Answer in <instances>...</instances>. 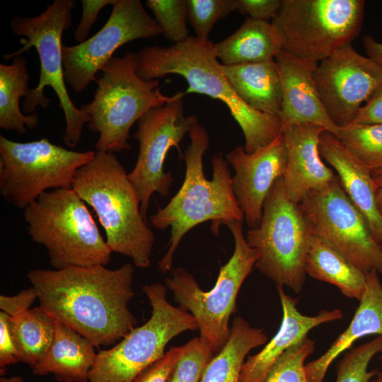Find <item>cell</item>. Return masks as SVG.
<instances>
[{"label": "cell", "mask_w": 382, "mask_h": 382, "mask_svg": "<svg viewBox=\"0 0 382 382\" xmlns=\"http://www.w3.org/2000/svg\"><path fill=\"white\" fill-rule=\"evenodd\" d=\"M27 277L40 306L55 320L88 339L95 347L113 346L137 321L128 305L134 267H68L30 270Z\"/></svg>", "instance_id": "cell-1"}, {"label": "cell", "mask_w": 382, "mask_h": 382, "mask_svg": "<svg viewBox=\"0 0 382 382\" xmlns=\"http://www.w3.org/2000/svg\"><path fill=\"white\" fill-rule=\"evenodd\" d=\"M190 143L182 158L185 163L183 183L177 193L163 207L150 217L151 224L158 230L170 227L168 248L158 263L162 272L173 270V256L182 238L195 226L211 221V230L215 235L222 224L233 221H244L234 195L232 177L228 162L221 153L212 158V178H205L203 156L209 145L206 128L199 122L189 132Z\"/></svg>", "instance_id": "cell-2"}, {"label": "cell", "mask_w": 382, "mask_h": 382, "mask_svg": "<svg viewBox=\"0 0 382 382\" xmlns=\"http://www.w3.org/2000/svg\"><path fill=\"white\" fill-rule=\"evenodd\" d=\"M213 44L190 36L168 47H144L137 53V74L146 81L179 75L187 83L185 94H202L221 101L242 129L245 151L252 153L282 133V121L278 115L255 110L237 95L223 73Z\"/></svg>", "instance_id": "cell-3"}, {"label": "cell", "mask_w": 382, "mask_h": 382, "mask_svg": "<svg viewBox=\"0 0 382 382\" xmlns=\"http://www.w3.org/2000/svg\"><path fill=\"white\" fill-rule=\"evenodd\" d=\"M72 188L93 209L112 252L130 257L137 267H149L154 234L141 214L137 190L116 156L97 151L76 171Z\"/></svg>", "instance_id": "cell-4"}, {"label": "cell", "mask_w": 382, "mask_h": 382, "mask_svg": "<svg viewBox=\"0 0 382 382\" xmlns=\"http://www.w3.org/2000/svg\"><path fill=\"white\" fill-rule=\"evenodd\" d=\"M23 218L30 238L45 247L54 270L110 261L112 250L72 187L42 193L23 209Z\"/></svg>", "instance_id": "cell-5"}, {"label": "cell", "mask_w": 382, "mask_h": 382, "mask_svg": "<svg viewBox=\"0 0 382 382\" xmlns=\"http://www.w3.org/2000/svg\"><path fill=\"white\" fill-rule=\"evenodd\" d=\"M137 65V53L112 57L100 70L93 100L80 108L90 118L88 127L99 134L97 151L113 154L129 149V131L134 123L180 93L164 95L157 79L146 81L138 76Z\"/></svg>", "instance_id": "cell-6"}, {"label": "cell", "mask_w": 382, "mask_h": 382, "mask_svg": "<svg viewBox=\"0 0 382 382\" xmlns=\"http://www.w3.org/2000/svg\"><path fill=\"white\" fill-rule=\"evenodd\" d=\"M76 5L74 0H54L47 5L44 12L35 17L17 16L11 22L12 33L22 39L23 47L16 52L6 54V60L21 55L35 47L40 62L39 83L30 89L22 104L23 111L30 113L37 106L46 109L50 100L44 95L46 86L55 92L59 106L65 118L63 141L69 147H75L81 140L86 123L90 121L88 115L77 108L71 101L65 86L62 59V38L64 30L72 25V11Z\"/></svg>", "instance_id": "cell-7"}, {"label": "cell", "mask_w": 382, "mask_h": 382, "mask_svg": "<svg viewBox=\"0 0 382 382\" xmlns=\"http://www.w3.org/2000/svg\"><path fill=\"white\" fill-rule=\"evenodd\" d=\"M364 6L363 0H282L271 23L282 52L319 63L359 35Z\"/></svg>", "instance_id": "cell-8"}, {"label": "cell", "mask_w": 382, "mask_h": 382, "mask_svg": "<svg viewBox=\"0 0 382 382\" xmlns=\"http://www.w3.org/2000/svg\"><path fill=\"white\" fill-rule=\"evenodd\" d=\"M234 239V250L228 261L220 267L215 286L204 291L194 277L180 267L173 269L166 285L175 302L190 311L198 325L200 337L209 345L214 355L226 343L229 335V318L234 311L237 295L245 278L258 259L259 253L247 243L242 221L226 224Z\"/></svg>", "instance_id": "cell-9"}, {"label": "cell", "mask_w": 382, "mask_h": 382, "mask_svg": "<svg viewBox=\"0 0 382 382\" xmlns=\"http://www.w3.org/2000/svg\"><path fill=\"white\" fill-rule=\"evenodd\" d=\"M312 235L299 204L288 197L283 178L274 183L263 205L260 225L250 228L248 244L257 250L255 267L277 286L300 293L306 280V257Z\"/></svg>", "instance_id": "cell-10"}, {"label": "cell", "mask_w": 382, "mask_h": 382, "mask_svg": "<svg viewBox=\"0 0 382 382\" xmlns=\"http://www.w3.org/2000/svg\"><path fill=\"white\" fill-rule=\"evenodd\" d=\"M143 291L152 308L150 318L110 349L97 352L88 382H133L163 356L173 338L198 329L190 313L167 301L166 286L154 283L143 286Z\"/></svg>", "instance_id": "cell-11"}, {"label": "cell", "mask_w": 382, "mask_h": 382, "mask_svg": "<svg viewBox=\"0 0 382 382\" xmlns=\"http://www.w3.org/2000/svg\"><path fill=\"white\" fill-rule=\"evenodd\" d=\"M95 156V151L68 150L46 138L17 142L1 135L0 194L23 210L45 192L71 188L76 171Z\"/></svg>", "instance_id": "cell-12"}, {"label": "cell", "mask_w": 382, "mask_h": 382, "mask_svg": "<svg viewBox=\"0 0 382 382\" xmlns=\"http://www.w3.org/2000/svg\"><path fill=\"white\" fill-rule=\"evenodd\" d=\"M318 236L367 273H382V247L343 189L337 175L327 187L312 190L299 203Z\"/></svg>", "instance_id": "cell-13"}, {"label": "cell", "mask_w": 382, "mask_h": 382, "mask_svg": "<svg viewBox=\"0 0 382 382\" xmlns=\"http://www.w3.org/2000/svg\"><path fill=\"white\" fill-rule=\"evenodd\" d=\"M185 95L180 91L175 99L149 110L137 122L134 137L139 143V154L128 178L139 195L141 214L146 221L152 195L166 197L170 193L173 178L170 172L163 170L170 149L175 147L182 158L180 143L198 123L195 115L184 113Z\"/></svg>", "instance_id": "cell-14"}, {"label": "cell", "mask_w": 382, "mask_h": 382, "mask_svg": "<svg viewBox=\"0 0 382 382\" xmlns=\"http://www.w3.org/2000/svg\"><path fill=\"white\" fill-rule=\"evenodd\" d=\"M160 34L158 25L141 1L116 0L107 22L96 35L76 45L62 46L65 82L75 92H82L119 47Z\"/></svg>", "instance_id": "cell-15"}, {"label": "cell", "mask_w": 382, "mask_h": 382, "mask_svg": "<svg viewBox=\"0 0 382 382\" xmlns=\"http://www.w3.org/2000/svg\"><path fill=\"white\" fill-rule=\"evenodd\" d=\"M316 88L331 120L351 125L382 83V67L348 43L320 62L313 71Z\"/></svg>", "instance_id": "cell-16"}, {"label": "cell", "mask_w": 382, "mask_h": 382, "mask_svg": "<svg viewBox=\"0 0 382 382\" xmlns=\"http://www.w3.org/2000/svg\"><path fill=\"white\" fill-rule=\"evenodd\" d=\"M226 161L235 171L233 189L244 219L250 228H256L262 217L265 199L286 170L287 151L283 134L252 153L237 146L226 155Z\"/></svg>", "instance_id": "cell-17"}, {"label": "cell", "mask_w": 382, "mask_h": 382, "mask_svg": "<svg viewBox=\"0 0 382 382\" xmlns=\"http://www.w3.org/2000/svg\"><path fill=\"white\" fill-rule=\"evenodd\" d=\"M325 131L313 124L282 125L287 151L282 178L286 192L294 203L299 204L311 191L327 187L337 175L323 163L319 152L320 137Z\"/></svg>", "instance_id": "cell-18"}, {"label": "cell", "mask_w": 382, "mask_h": 382, "mask_svg": "<svg viewBox=\"0 0 382 382\" xmlns=\"http://www.w3.org/2000/svg\"><path fill=\"white\" fill-rule=\"evenodd\" d=\"M281 81L282 125H317L338 137V127L329 117L313 77L318 63L304 61L281 51L274 58Z\"/></svg>", "instance_id": "cell-19"}, {"label": "cell", "mask_w": 382, "mask_h": 382, "mask_svg": "<svg viewBox=\"0 0 382 382\" xmlns=\"http://www.w3.org/2000/svg\"><path fill=\"white\" fill-rule=\"evenodd\" d=\"M283 318L279 331L257 354L244 362L239 382H263L270 370L289 348L307 337L313 328L340 320L343 315L338 308L321 310L313 316L303 315L296 308L298 299L287 295L282 286H277Z\"/></svg>", "instance_id": "cell-20"}, {"label": "cell", "mask_w": 382, "mask_h": 382, "mask_svg": "<svg viewBox=\"0 0 382 382\" xmlns=\"http://www.w3.org/2000/svg\"><path fill=\"white\" fill-rule=\"evenodd\" d=\"M319 152L337 172L345 192L365 218L374 239L382 244V217L377 208L371 171L328 131L320 137Z\"/></svg>", "instance_id": "cell-21"}, {"label": "cell", "mask_w": 382, "mask_h": 382, "mask_svg": "<svg viewBox=\"0 0 382 382\" xmlns=\"http://www.w3.org/2000/svg\"><path fill=\"white\" fill-rule=\"evenodd\" d=\"M359 301L347 329L323 354L305 365L309 382H323L331 363L358 339L369 335H382V284L376 270L366 273V288Z\"/></svg>", "instance_id": "cell-22"}, {"label": "cell", "mask_w": 382, "mask_h": 382, "mask_svg": "<svg viewBox=\"0 0 382 382\" xmlns=\"http://www.w3.org/2000/svg\"><path fill=\"white\" fill-rule=\"evenodd\" d=\"M56 321L55 334L44 358L31 368L33 374H52L62 382H88L97 352L95 345L73 329Z\"/></svg>", "instance_id": "cell-23"}, {"label": "cell", "mask_w": 382, "mask_h": 382, "mask_svg": "<svg viewBox=\"0 0 382 382\" xmlns=\"http://www.w3.org/2000/svg\"><path fill=\"white\" fill-rule=\"evenodd\" d=\"M221 69L237 95L256 110L278 115L282 104L279 71L274 59L224 65Z\"/></svg>", "instance_id": "cell-24"}, {"label": "cell", "mask_w": 382, "mask_h": 382, "mask_svg": "<svg viewBox=\"0 0 382 382\" xmlns=\"http://www.w3.org/2000/svg\"><path fill=\"white\" fill-rule=\"evenodd\" d=\"M213 48L224 65L274 59L282 51L272 23L249 17L228 37L214 43Z\"/></svg>", "instance_id": "cell-25"}, {"label": "cell", "mask_w": 382, "mask_h": 382, "mask_svg": "<svg viewBox=\"0 0 382 382\" xmlns=\"http://www.w3.org/2000/svg\"><path fill=\"white\" fill-rule=\"evenodd\" d=\"M306 272L311 277L337 286L348 298H361L366 273L326 242L312 234L306 257Z\"/></svg>", "instance_id": "cell-26"}, {"label": "cell", "mask_w": 382, "mask_h": 382, "mask_svg": "<svg viewBox=\"0 0 382 382\" xmlns=\"http://www.w3.org/2000/svg\"><path fill=\"white\" fill-rule=\"evenodd\" d=\"M267 341L261 329L251 327L240 316L235 318L226 343L208 362L199 382H239L246 355Z\"/></svg>", "instance_id": "cell-27"}, {"label": "cell", "mask_w": 382, "mask_h": 382, "mask_svg": "<svg viewBox=\"0 0 382 382\" xmlns=\"http://www.w3.org/2000/svg\"><path fill=\"white\" fill-rule=\"evenodd\" d=\"M7 320L19 361L32 368L44 358L52 345L55 320L39 306L14 316H8Z\"/></svg>", "instance_id": "cell-28"}, {"label": "cell", "mask_w": 382, "mask_h": 382, "mask_svg": "<svg viewBox=\"0 0 382 382\" xmlns=\"http://www.w3.org/2000/svg\"><path fill=\"white\" fill-rule=\"evenodd\" d=\"M26 59L21 56L13 58L11 64H0V127L19 134L37 127V113L25 115L20 109V98L26 97L29 75Z\"/></svg>", "instance_id": "cell-29"}, {"label": "cell", "mask_w": 382, "mask_h": 382, "mask_svg": "<svg viewBox=\"0 0 382 382\" xmlns=\"http://www.w3.org/2000/svg\"><path fill=\"white\" fill-rule=\"evenodd\" d=\"M337 138L369 170H382V124H351L340 128Z\"/></svg>", "instance_id": "cell-30"}, {"label": "cell", "mask_w": 382, "mask_h": 382, "mask_svg": "<svg viewBox=\"0 0 382 382\" xmlns=\"http://www.w3.org/2000/svg\"><path fill=\"white\" fill-rule=\"evenodd\" d=\"M146 6L154 13L161 34L173 44L190 37L187 0H147Z\"/></svg>", "instance_id": "cell-31"}, {"label": "cell", "mask_w": 382, "mask_h": 382, "mask_svg": "<svg viewBox=\"0 0 382 382\" xmlns=\"http://www.w3.org/2000/svg\"><path fill=\"white\" fill-rule=\"evenodd\" d=\"M315 349V341L306 337L284 352L263 382H309L305 361Z\"/></svg>", "instance_id": "cell-32"}, {"label": "cell", "mask_w": 382, "mask_h": 382, "mask_svg": "<svg viewBox=\"0 0 382 382\" xmlns=\"http://www.w3.org/2000/svg\"><path fill=\"white\" fill-rule=\"evenodd\" d=\"M187 8L195 37L205 42L216 23L236 11L237 5L236 0H187Z\"/></svg>", "instance_id": "cell-33"}, {"label": "cell", "mask_w": 382, "mask_h": 382, "mask_svg": "<svg viewBox=\"0 0 382 382\" xmlns=\"http://www.w3.org/2000/svg\"><path fill=\"white\" fill-rule=\"evenodd\" d=\"M382 354V335L348 351L340 361L336 382H369L376 374L368 371L371 360Z\"/></svg>", "instance_id": "cell-34"}, {"label": "cell", "mask_w": 382, "mask_h": 382, "mask_svg": "<svg viewBox=\"0 0 382 382\" xmlns=\"http://www.w3.org/2000/svg\"><path fill=\"white\" fill-rule=\"evenodd\" d=\"M214 354L200 337L185 345L177 364L172 382H199L203 371Z\"/></svg>", "instance_id": "cell-35"}, {"label": "cell", "mask_w": 382, "mask_h": 382, "mask_svg": "<svg viewBox=\"0 0 382 382\" xmlns=\"http://www.w3.org/2000/svg\"><path fill=\"white\" fill-rule=\"evenodd\" d=\"M183 345L171 347L162 357L143 371L133 382H172Z\"/></svg>", "instance_id": "cell-36"}, {"label": "cell", "mask_w": 382, "mask_h": 382, "mask_svg": "<svg viewBox=\"0 0 382 382\" xmlns=\"http://www.w3.org/2000/svg\"><path fill=\"white\" fill-rule=\"evenodd\" d=\"M116 0H82V16L81 21L74 33L75 40L81 43L86 41L89 31L101 9L108 6L113 5Z\"/></svg>", "instance_id": "cell-37"}, {"label": "cell", "mask_w": 382, "mask_h": 382, "mask_svg": "<svg viewBox=\"0 0 382 382\" xmlns=\"http://www.w3.org/2000/svg\"><path fill=\"white\" fill-rule=\"evenodd\" d=\"M282 0H236V10L249 18L270 22L277 14Z\"/></svg>", "instance_id": "cell-38"}, {"label": "cell", "mask_w": 382, "mask_h": 382, "mask_svg": "<svg viewBox=\"0 0 382 382\" xmlns=\"http://www.w3.org/2000/svg\"><path fill=\"white\" fill-rule=\"evenodd\" d=\"M37 295L33 286L12 296L1 295L0 309L8 316H14L30 309Z\"/></svg>", "instance_id": "cell-39"}, {"label": "cell", "mask_w": 382, "mask_h": 382, "mask_svg": "<svg viewBox=\"0 0 382 382\" xmlns=\"http://www.w3.org/2000/svg\"><path fill=\"white\" fill-rule=\"evenodd\" d=\"M8 315L0 311V369L19 361L18 354L12 340L8 325Z\"/></svg>", "instance_id": "cell-40"}, {"label": "cell", "mask_w": 382, "mask_h": 382, "mask_svg": "<svg viewBox=\"0 0 382 382\" xmlns=\"http://www.w3.org/2000/svg\"><path fill=\"white\" fill-rule=\"evenodd\" d=\"M352 124H382V83L361 107Z\"/></svg>", "instance_id": "cell-41"}, {"label": "cell", "mask_w": 382, "mask_h": 382, "mask_svg": "<svg viewBox=\"0 0 382 382\" xmlns=\"http://www.w3.org/2000/svg\"><path fill=\"white\" fill-rule=\"evenodd\" d=\"M362 41L368 57L382 67V42L371 35L364 36Z\"/></svg>", "instance_id": "cell-42"}, {"label": "cell", "mask_w": 382, "mask_h": 382, "mask_svg": "<svg viewBox=\"0 0 382 382\" xmlns=\"http://www.w3.org/2000/svg\"><path fill=\"white\" fill-rule=\"evenodd\" d=\"M373 182L376 190L382 186V170L371 171Z\"/></svg>", "instance_id": "cell-43"}, {"label": "cell", "mask_w": 382, "mask_h": 382, "mask_svg": "<svg viewBox=\"0 0 382 382\" xmlns=\"http://www.w3.org/2000/svg\"><path fill=\"white\" fill-rule=\"evenodd\" d=\"M376 199L378 210L382 217V186L376 190Z\"/></svg>", "instance_id": "cell-44"}, {"label": "cell", "mask_w": 382, "mask_h": 382, "mask_svg": "<svg viewBox=\"0 0 382 382\" xmlns=\"http://www.w3.org/2000/svg\"><path fill=\"white\" fill-rule=\"evenodd\" d=\"M0 382H25L23 378L20 376H15L11 377H1Z\"/></svg>", "instance_id": "cell-45"}, {"label": "cell", "mask_w": 382, "mask_h": 382, "mask_svg": "<svg viewBox=\"0 0 382 382\" xmlns=\"http://www.w3.org/2000/svg\"><path fill=\"white\" fill-rule=\"evenodd\" d=\"M369 382H382V371L376 372L374 378H372Z\"/></svg>", "instance_id": "cell-46"}, {"label": "cell", "mask_w": 382, "mask_h": 382, "mask_svg": "<svg viewBox=\"0 0 382 382\" xmlns=\"http://www.w3.org/2000/svg\"><path fill=\"white\" fill-rule=\"evenodd\" d=\"M380 359H382V354L381 355Z\"/></svg>", "instance_id": "cell-47"}, {"label": "cell", "mask_w": 382, "mask_h": 382, "mask_svg": "<svg viewBox=\"0 0 382 382\" xmlns=\"http://www.w3.org/2000/svg\"><path fill=\"white\" fill-rule=\"evenodd\" d=\"M381 247H382V244H381Z\"/></svg>", "instance_id": "cell-48"}]
</instances>
